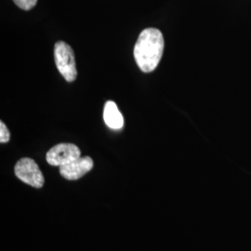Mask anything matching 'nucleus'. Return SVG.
I'll use <instances>...</instances> for the list:
<instances>
[{"instance_id":"obj_5","label":"nucleus","mask_w":251,"mask_h":251,"mask_svg":"<svg viewBox=\"0 0 251 251\" xmlns=\"http://www.w3.org/2000/svg\"><path fill=\"white\" fill-rule=\"evenodd\" d=\"M94 163L90 156L79 157L60 167V173L64 179L75 180L80 179L93 169Z\"/></svg>"},{"instance_id":"obj_2","label":"nucleus","mask_w":251,"mask_h":251,"mask_svg":"<svg viewBox=\"0 0 251 251\" xmlns=\"http://www.w3.org/2000/svg\"><path fill=\"white\" fill-rule=\"evenodd\" d=\"M54 59L63 78L67 82L75 80L77 71L72 48L63 41H58L54 46Z\"/></svg>"},{"instance_id":"obj_6","label":"nucleus","mask_w":251,"mask_h":251,"mask_svg":"<svg viewBox=\"0 0 251 251\" xmlns=\"http://www.w3.org/2000/svg\"><path fill=\"white\" fill-rule=\"evenodd\" d=\"M103 120L112 129H121L124 126V117L117 107V103L108 100L103 109Z\"/></svg>"},{"instance_id":"obj_1","label":"nucleus","mask_w":251,"mask_h":251,"mask_svg":"<svg viewBox=\"0 0 251 251\" xmlns=\"http://www.w3.org/2000/svg\"><path fill=\"white\" fill-rule=\"evenodd\" d=\"M164 37L156 28H146L140 34L134 47V58L139 68L144 73L152 72L161 61Z\"/></svg>"},{"instance_id":"obj_4","label":"nucleus","mask_w":251,"mask_h":251,"mask_svg":"<svg viewBox=\"0 0 251 251\" xmlns=\"http://www.w3.org/2000/svg\"><path fill=\"white\" fill-rule=\"evenodd\" d=\"M81 157L80 149L73 144H59L47 152V162L54 166L61 167Z\"/></svg>"},{"instance_id":"obj_7","label":"nucleus","mask_w":251,"mask_h":251,"mask_svg":"<svg viewBox=\"0 0 251 251\" xmlns=\"http://www.w3.org/2000/svg\"><path fill=\"white\" fill-rule=\"evenodd\" d=\"M13 1L20 9L24 10H30L33 9L37 3V0H13Z\"/></svg>"},{"instance_id":"obj_8","label":"nucleus","mask_w":251,"mask_h":251,"mask_svg":"<svg viewBox=\"0 0 251 251\" xmlns=\"http://www.w3.org/2000/svg\"><path fill=\"white\" fill-rule=\"evenodd\" d=\"M10 140L9 128L3 121H0V143L6 144Z\"/></svg>"},{"instance_id":"obj_3","label":"nucleus","mask_w":251,"mask_h":251,"mask_svg":"<svg viewBox=\"0 0 251 251\" xmlns=\"http://www.w3.org/2000/svg\"><path fill=\"white\" fill-rule=\"evenodd\" d=\"M15 175L23 182L34 188H41L45 179L35 160L25 157L20 159L14 168Z\"/></svg>"}]
</instances>
